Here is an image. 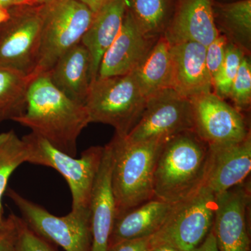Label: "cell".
<instances>
[{"instance_id":"6da1fadb","label":"cell","mask_w":251,"mask_h":251,"mask_svg":"<svg viewBox=\"0 0 251 251\" xmlns=\"http://www.w3.org/2000/svg\"><path fill=\"white\" fill-rule=\"evenodd\" d=\"M14 122L30 128L57 150L74 157L77 138L90 124L85 105L58 90L47 73L31 79L25 111Z\"/></svg>"},{"instance_id":"7a4b0ae2","label":"cell","mask_w":251,"mask_h":251,"mask_svg":"<svg viewBox=\"0 0 251 251\" xmlns=\"http://www.w3.org/2000/svg\"><path fill=\"white\" fill-rule=\"evenodd\" d=\"M209 159V144L194 130L182 132L162 147L153 175L156 199L176 204L204 186Z\"/></svg>"},{"instance_id":"3957f363","label":"cell","mask_w":251,"mask_h":251,"mask_svg":"<svg viewBox=\"0 0 251 251\" xmlns=\"http://www.w3.org/2000/svg\"><path fill=\"white\" fill-rule=\"evenodd\" d=\"M110 143L113 156L112 188L117 219L154 198L153 171L165 143H131L115 134Z\"/></svg>"},{"instance_id":"277c9868","label":"cell","mask_w":251,"mask_h":251,"mask_svg":"<svg viewBox=\"0 0 251 251\" xmlns=\"http://www.w3.org/2000/svg\"><path fill=\"white\" fill-rule=\"evenodd\" d=\"M148 98L133 72L121 76L97 77L91 82L85 106L90 123L111 126L125 138L139 121Z\"/></svg>"},{"instance_id":"5b68a950","label":"cell","mask_w":251,"mask_h":251,"mask_svg":"<svg viewBox=\"0 0 251 251\" xmlns=\"http://www.w3.org/2000/svg\"><path fill=\"white\" fill-rule=\"evenodd\" d=\"M41 11L42 36L33 77L49 72L63 54L80 44L95 15L80 0H49Z\"/></svg>"},{"instance_id":"8992f818","label":"cell","mask_w":251,"mask_h":251,"mask_svg":"<svg viewBox=\"0 0 251 251\" xmlns=\"http://www.w3.org/2000/svg\"><path fill=\"white\" fill-rule=\"evenodd\" d=\"M22 139L28 149L27 163L53 168L67 181L72 195V210L90 209L92 188L101 163L104 147H91L82 153L80 158H75L33 132Z\"/></svg>"},{"instance_id":"52a82bcc","label":"cell","mask_w":251,"mask_h":251,"mask_svg":"<svg viewBox=\"0 0 251 251\" xmlns=\"http://www.w3.org/2000/svg\"><path fill=\"white\" fill-rule=\"evenodd\" d=\"M216 196L206 186L176 203L161 228L151 236L152 246L168 244L180 251H192L212 228Z\"/></svg>"},{"instance_id":"ba28073f","label":"cell","mask_w":251,"mask_h":251,"mask_svg":"<svg viewBox=\"0 0 251 251\" xmlns=\"http://www.w3.org/2000/svg\"><path fill=\"white\" fill-rule=\"evenodd\" d=\"M7 196L19 209L21 219L38 235L65 251H91L90 209L57 216L11 188H8Z\"/></svg>"},{"instance_id":"9c48e42d","label":"cell","mask_w":251,"mask_h":251,"mask_svg":"<svg viewBox=\"0 0 251 251\" xmlns=\"http://www.w3.org/2000/svg\"><path fill=\"white\" fill-rule=\"evenodd\" d=\"M187 130H194L191 100L168 88L148 99L139 121L125 138L131 143H166Z\"/></svg>"},{"instance_id":"30bf717a","label":"cell","mask_w":251,"mask_h":251,"mask_svg":"<svg viewBox=\"0 0 251 251\" xmlns=\"http://www.w3.org/2000/svg\"><path fill=\"white\" fill-rule=\"evenodd\" d=\"M28 5L0 25V67L33 77L42 36V4Z\"/></svg>"},{"instance_id":"8fae6325","label":"cell","mask_w":251,"mask_h":251,"mask_svg":"<svg viewBox=\"0 0 251 251\" xmlns=\"http://www.w3.org/2000/svg\"><path fill=\"white\" fill-rule=\"evenodd\" d=\"M194 131L209 145L242 141L251 135L244 116L215 94L190 99Z\"/></svg>"},{"instance_id":"7c38bea8","label":"cell","mask_w":251,"mask_h":251,"mask_svg":"<svg viewBox=\"0 0 251 251\" xmlns=\"http://www.w3.org/2000/svg\"><path fill=\"white\" fill-rule=\"evenodd\" d=\"M250 186L245 182L216 195L213 233L219 251H251L248 212Z\"/></svg>"},{"instance_id":"4fadbf2b","label":"cell","mask_w":251,"mask_h":251,"mask_svg":"<svg viewBox=\"0 0 251 251\" xmlns=\"http://www.w3.org/2000/svg\"><path fill=\"white\" fill-rule=\"evenodd\" d=\"M154 41L144 34L126 9L120 32L104 54L97 77L121 76L134 72Z\"/></svg>"},{"instance_id":"5bb4252c","label":"cell","mask_w":251,"mask_h":251,"mask_svg":"<svg viewBox=\"0 0 251 251\" xmlns=\"http://www.w3.org/2000/svg\"><path fill=\"white\" fill-rule=\"evenodd\" d=\"M251 171V135L237 143L209 145L204 186L216 196L245 182Z\"/></svg>"},{"instance_id":"9a60e30c","label":"cell","mask_w":251,"mask_h":251,"mask_svg":"<svg viewBox=\"0 0 251 251\" xmlns=\"http://www.w3.org/2000/svg\"><path fill=\"white\" fill-rule=\"evenodd\" d=\"M112 150L109 143L104 146L103 158L91 196L90 251L108 250L109 239L116 219V207L112 188Z\"/></svg>"},{"instance_id":"2e32d148","label":"cell","mask_w":251,"mask_h":251,"mask_svg":"<svg viewBox=\"0 0 251 251\" xmlns=\"http://www.w3.org/2000/svg\"><path fill=\"white\" fill-rule=\"evenodd\" d=\"M206 46L193 41L171 44V88L185 98L211 93L205 62Z\"/></svg>"},{"instance_id":"e0dca14e","label":"cell","mask_w":251,"mask_h":251,"mask_svg":"<svg viewBox=\"0 0 251 251\" xmlns=\"http://www.w3.org/2000/svg\"><path fill=\"white\" fill-rule=\"evenodd\" d=\"M211 0H179L164 35L171 44L193 41L207 46L220 35Z\"/></svg>"},{"instance_id":"ac0fdd59","label":"cell","mask_w":251,"mask_h":251,"mask_svg":"<svg viewBox=\"0 0 251 251\" xmlns=\"http://www.w3.org/2000/svg\"><path fill=\"white\" fill-rule=\"evenodd\" d=\"M126 0H115L104 6L94 15L90 27L80 43L90 57V83L98 76L104 54L116 39L126 11Z\"/></svg>"},{"instance_id":"d6986e66","label":"cell","mask_w":251,"mask_h":251,"mask_svg":"<svg viewBox=\"0 0 251 251\" xmlns=\"http://www.w3.org/2000/svg\"><path fill=\"white\" fill-rule=\"evenodd\" d=\"M47 74L58 90L85 105L90 85V57L81 43L63 54Z\"/></svg>"},{"instance_id":"ffe728a7","label":"cell","mask_w":251,"mask_h":251,"mask_svg":"<svg viewBox=\"0 0 251 251\" xmlns=\"http://www.w3.org/2000/svg\"><path fill=\"white\" fill-rule=\"evenodd\" d=\"M175 204L153 198L119 216L115 219L108 248L128 239L151 237L161 228Z\"/></svg>"},{"instance_id":"44dd1931","label":"cell","mask_w":251,"mask_h":251,"mask_svg":"<svg viewBox=\"0 0 251 251\" xmlns=\"http://www.w3.org/2000/svg\"><path fill=\"white\" fill-rule=\"evenodd\" d=\"M133 73L148 99L162 90L171 88V44L166 36H160Z\"/></svg>"},{"instance_id":"7402d4cb","label":"cell","mask_w":251,"mask_h":251,"mask_svg":"<svg viewBox=\"0 0 251 251\" xmlns=\"http://www.w3.org/2000/svg\"><path fill=\"white\" fill-rule=\"evenodd\" d=\"M32 78L14 69L0 67V123L14 121L23 115Z\"/></svg>"},{"instance_id":"603a6c76","label":"cell","mask_w":251,"mask_h":251,"mask_svg":"<svg viewBox=\"0 0 251 251\" xmlns=\"http://www.w3.org/2000/svg\"><path fill=\"white\" fill-rule=\"evenodd\" d=\"M214 8V17L230 37L244 51L250 49L251 41V0H240Z\"/></svg>"},{"instance_id":"cb8c5ba5","label":"cell","mask_w":251,"mask_h":251,"mask_svg":"<svg viewBox=\"0 0 251 251\" xmlns=\"http://www.w3.org/2000/svg\"><path fill=\"white\" fill-rule=\"evenodd\" d=\"M28 149L14 130L0 133V214H3L2 197L11 175L23 163H27Z\"/></svg>"},{"instance_id":"d4e9b609","label":"cell","mask_w":251,"mask_h":251,"mask_svg":"<svg viewBox=\"0 0 251 251\" xmlns=\"http://www.w3.org/2000/svg\"><path fill=\"white\" fill-rule=\"evenodd\" d=\"M127 10L145 35L156 39L164 29L166 0H126Z\"/></svg>"},{"instance_id":"484cf974","label":"cell","mask_w":251,"mask_h":251,"mask_svg":"<svg viewBox=\"0 0 251 251\" xmlns=\"http://www.w3.org/2000/svg\"><path fill=\"white\" fill-rule=\"evenodd\" d=\"M244 56V51L240 48L233 43L228 42L224 64L213 81L214 94L220 98L224 99L229 97L231 87Z\"/></svg>"},{"instance_id":"4316f807","label":"cell","mask_w":251,"mask_h":251,"mask_svg":"<svg viewBox=\"0 0 251 251\" xmlns=\"http://www.w3.org/2000/svg\"><path fill=\"white\" fill-rule=\"evenodd\" d=\"M229 98L239 111L247 110L251 102V64L250 59L244 56L237 75L231 87Z\"/></svg>"},{"instance_id":"83f0119b","label":"cell","mask_w":251,"mask_h":251,"mask_svg":"<svg viewBox=\"0 0 251 251\" xmlns=\"http://www.w3.org/2000/svg\"><path fill=\"white\" fill-rule=\"evenodd\" d=\"M16 251H56L50 243L38 235L21 217L14 214Z\"/></svg>"},{"instance_id":"f1b7e54d","label":"cell","mask_w":251,"mask_h":251,"mask_svg":"<svg viewBox=\"0 0 251 251\" xmlns=\"http://www.w3.org/2000/svg\"><path fill=\"white\" fill-rule=\"evenodd\" d=\"M228 42L227 36L219 35L206 47V67L212 85L213 81L224 64L226 48Z\"/></svg>"},{"instance_id":"f546056e","label":"cell","mask_w":251,"mask_h":251,"mask_svg":"<svg viewBox=\"0 0 251 251\" xmlns=\"http://www.w3.org/2000/svg\"><path fill=\"white\" fill-rule=\"evenodd\" d=\"M152 248L151 237L128 239L108 248V251H150Z\"/></svg>"},{"instance_id":"4dcf8cb0","label":"cell","mask_w":251,"mask_h":251,"mask_svg":"<svg viewBox=\"0 0 251 251\" xmlns=\"http://www.w3.org/2000/svg\"><path fill=\"white\" fill-rule=\"evenodd\" d=\"M16 225L14 214L11 213L6 219L4 229L0 232V251H16Z\"/></svg>"},{"instance_id":"1f68e13d","label":"cell","mask_w":251,"mask_h":251,"mask_svg":"<svg viewBox=\"0 0 251 251\" xmlns=\"http://www.w3.org/2000/svg\"><path fill=\"white\" fill-rule=\"evenodd\" d=\"M192 251H219L216 246L215 237L211 229L204 240Z\"/></svg>"},{"instance_id":"d6a6232c","label":"cell","mask_w":251,"mask_h":251,"mask_svg":"<svg viewBox=\"0 0 251 251\" xmlns=\"http://www.w3.org/2000/svg\"><path fill=\"white\" fill-rule=\"evenodd\" d=\"M113 1L115 0H82V2L87 5L96 14L104 6Z\"/></svg>"},{"instance_id":"836d02e7","label":"cell","mask_w":251,"mask_h":251,"mask_svg":"<svg viewBox=\"0 0 251 251\" xmlns=\"http://www.w3.org/2000/svg\"><path fill=\"white\" fill-rule=\"evenodd\" d=\"M150 251H180L179 249L168 244H159L152 246Z\"/></svg>"},{"instance_id":"e575fe53","label":"cell","mask_w":251,"mask_h":251,"mask_svg":"<svg viewBox=\"0 0 251 251\" xmlns=\"http://www.w3.org/2000/svg\"><path fill=\"white\" fill-rule=\"evenodd\" d=\"M49 0H15L14 6L21 5H38L44 4Z\"/></svg>"},{"instance_id":"d590c367","label":"cell","mask_w":251,"mask_h":251,"mask_svg":"<svg viewBox=\"0 0 251 251\" xmlns=\"http://www.w3.org/2000/svg\"><path fill=\"white\" fill-rule=\"evenodd\" d=\"M10 16H11L10 10L5 9L2 6H0V25L6 22V21H8L9 19Z\"/></svg>"},{"instance_id":"8d00e7d4","label":"cell","mask_w":251,"mask_h":251,"mask_svg":"<svg viewBox=\"0 0 251 251\" xmlns=\"http://www.w3.org/2000/svg\"><path fill=\"white\" fill-rule=\"evenodd\" d=\"M15 0H0V6L9 9L14 6Z\"/></svg>"},{"instance_id":"74e56055","label":"cell","mask_w":251,"mask_h":251,"mask_svg":"<svg viewBox=\"0 0 251 251\" xmlns=\"http://www.w3.org/2000/svg\"><path fill=\"white\" fill-rule=\"evenodd\" d=\"M6 225V219L3 218L2 214H0V232L4 229Z\"/></svg>"},{"instance_id":"f35d334b","label":"cell","mask_w":251,"mask_h":251,"mask_svg":"<svg viewBox=\"0 0 251 251\" xmlns=\"http://www.w3.org/2000/svg\"><path fill=\"white\" fill-rule=\"evenodd\" d=\"M80 1H82V0H80Z\"/></svg>"}]
</instances>
